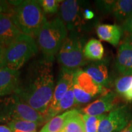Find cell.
<instances>
[{
    "label": "cell",
    "instance_id": "484cf974",
    "mask_svg": "<svg viewBox=\"0 0 132 132\" xmlns=\"http://www.w3.org/2000/svg\"><path fill=\"white\" fill-rule=\"evenodd\" d=\"M12 6L9 1L0 0V14H9L11 12Z\"/></svg>",
    "mask_w": 132,
    "mask_h": 132
},
{
    "label": "cell",
    "instance_id": "4316f807",
    "mask_svg": "<svg viewBox=\"0 0 132 132\" xmlns=\"http://www.w3.org/2000/svg\"><path fill=\"white\" fill-rule=\"evenodd\" d=\"M122 29L128 34L132 32V15L126 20L123 21L122 26Z\"/></svg>",
    "mask_w": 132,
    "mask_h": 132
},
{
    "label": "cell",
    "instance_id": "4dcf8cb0",
    "mask_svg": "<svg viewBox=\"0 0 132 132\" xmlns=\"http://www.w3.org/2000/svg\"><path fill=\"white\" fill-rule=\"evenodd\" d=\"M0 132H12L9 127L6 125H0Z\"/></svg>",
    "mask_w": 132,
    "mask_h": 132
},
{
    "label": "cell",
    "instance_id": "d590c367",
    "mask_svg": "<svg viewBox=\"0 0 132 132\" xmlns=\"http://www.w3.org/2000/svg\"><path fill=\"white\" fill-rule=\"evenodd\" d=\"M32 132H36V131H32Z\"/></svg>",
    "mask_w": 132,
    "mask_h": 132
},
{
    "label": "cell",
    "instance_id": "30bf717a",
    "mask_svg": "<svg viewBox=\"0 0 132 132\" xmlns=\"http://www.w3.org/2000/svg\"><path fill=\"white\" fill-rule=\"evenodd\" d=\"M59 16L68 30L76 32L81 29L85 19L80 3L76 0L62 1L59 8Z\"/></svg>",
    "mask_w": 132,
    "mask_h": 132
},
{
    "label": "cell",
    "instance_id": "d6986e66",
    "mask_svg": "<svg viewBox=\"0 0 132 132\" xmlns=\"http://www.w3.org/2000/svg\"><path fill=\"white\" fill-rule=\"evenodd\" d=\"M104 54V48L100 40L92 39L86 43L84 47V55L86 59L100 61Z\"/></svg>",
    "mask_w": 132,
    "mask_h": 132
},
{
    "label": "cell",
    "instance_id": "9a60e30c",
    "mask_svg": "<svg viewBox=\"0 0 132 132\" xmlns=\"http://www.w3.org/2000/svg\"><path fill=\"white\" fill-rule=\"evenodd\" d=\"M20 73L7 67L0 69V97L12 95L19 86Z\"/></svg>",
    "mask_w": 132,
    "mask_h": 132
},
{
    "label": "cell",
    "instance_id": "83f0119b",
    "mask_svg": "<svg viewBox=\"0 0 132 132\" xmlns=\"http://www.w3.org/2000/svg\"><path fill=\"white\" fill-rule=\"evenodd\" d=\"M5 48L3 46L0 45V69L6 67L5 61Z\"/></svg>",
    "mask_w": 132,
    "mask_h": 132
},
{
    "label": "cell",
    "instance_id": "8fae6325",
    "mask_svg": "<svg viewBox=\"0 0 132 132\" xmlns=\"http://www.w3.org/2000/svg\"><path fill=\"white\" fill-rule=\"evenodd\" d=\"M120 100L115 92L110 91L102 95L96 100L89 104L82 110L83 114L89 116H100L110 112L119 106Z\"/></svg>",
    "mask_w": 132,
    "mask_h": 132
},
{
    "label": "cell",
    "instance_id": "44dd1931",
    "mask_svg": "<svg viewBox=\"0 0 132 132\" xmlns=\"http://www.w3.org/2000/svg\"><path fill=\"white\" fill-rule=\"evenodd\" d=\"M8 125L12 132H32L36 131L40 124L26 120H12Z\"/></svg>",
    "mask_w": 132,
    "mask_h": 132
},
{
    "label": "cell",
    "instance_id": "f546056e",
    "mask_svg": "<svg viewBox=\"0 0 132 132\" xmlns=\"http://www.w3.org/2000/svg\"><path fill=\"white\" fill-rule=\"evenodd\" d=\"M122 97L127 101L131 102H132V88H130L127 91L125 92L122 95Z\"/></svg>",
    "mask_w": 132,
    "mask_h": 132
},
{
    "label": "cell",
    "instance_id": "7c38bea8",
    "mask_svg": "<svg viewBox=\"0 0 132 132\" xmlns=\"http://www.w3.org/2000/svg\"><path fill=\"white\" fill-rule=\"evenodd\" d=\"M95 4L103 12L111 14L123 22L132 15V0L96 1Z\"/></svg>",
    "mask_w": 132,
    "mask_h": 132
},
{
    "label": "cell",
    "instance_id": "ac0fdd59",
    "mask_svg": "<svg viewBox=\"0 0 132 132\" xmlns=\"http://www.w3.org/2000/svg\"><path fill=\"white\" fill-rule=\"evenodd\" d=\"M60 132H86L82 114L73 109Z\"/></svg>",
    "mask_w": 132,
    "mask_h": 132
},
{
    "label": "cell",
    "instance_id": "4fadbf2b",
    "mask_svg": "<svg viewBox=\"0 0 132 132\" xmlns=\"http://www.w3.org/2000/svg\"><path fill=\"white\" fill-rule=\"evenodd\" d=\"M115 65L123 76H132V46L125 37L118 48Z\"/></svg>",
    "mask_w": 132,
    "mask_h": 132
},
{
    "label": "cell",
    "instance_id": "836d02e7",
    "mask_svg": "<svg viewBox=\"0 0 132 132\" xmlns=\"http://www.w3.org/2000/svg\"><path fill=\"white\" fill-rule=\"evenodd\" d=\"M131 88H132V81H131Z\"/></svg>",
    "mask_w": 132,
    "mask_h": 132
},
{
    "label": "cell",
    "instance_id": "e575fe53",
    "mask_svg": "<svg viewBox=\"0 0 132 132\" xmlns=\"http://www.w3.org/2000/svg\"><path fill=\"white\" fill-rule=\"evenodd\" d=\"M1 14H0V16H1Z\"/></svg>",
    "mask_w": 132,
    "mask_h": 132
},
{
    "label": "cell",
    "instance_id": "7a4b0ae2",
    "mask_svg": "<svg viewBox=\"0 0 132 132\" xmlns=\"http://www.w3.org/2000/svg\"><path fill=\"white\" fill-rule=\"evenodd\" d=\"M12 9L9 14L23 34L36 37L47 21L45 13L38 1H9Z\"/></svg>",
    "mask_w": 132,
    "mask_h": 132
},
{
    "label": "cell",
    "instance_id": "6da1fadb",
    "mask_svg": "<svg viewBox=\"0 0 132 132\" xmlns=\"http://www.w3.org/2000/svg\"><path fill=\"white\" fill-rule=\"evenodd\" d=\"M54 89L52 62L44 58L29 65L24 77L20 78L14 94L44 116L52 101Z\"/></svg>",
    "mask_w": 132,
    "mask_h": 132
},
{
    "label": "cell",
    "instance_id": "52a82bcc",
    "mask_svg": "<svg viewBox=\"0 0 132 132\" xmlns=\"http://www.w3.org/2000/svg\"><path fill=\"white\" fill-rule=\"evenodd\" d=\"M73 90L76 104H85L91 101L99 94L103 95L109 90L97 84L91 77L81 69L75 71Z\"/></svg>",
    "mask_w": 132,
    "mask_h": 132
},
{
    "label": "cell",
    "instance_id": "e0dca14e",
    "mask_svg": "<svg viewBox=\"0 0 132 132\" xmlns=\"http://www.w3.org/2000/svg\"><path fill=\"white\" fill-rule=\"evenodd\" d=\"M122 31V28L116 24H100L97 28V34L99 39L110 43L114 47L119 44Z\"/></svg>",
    "mask_w": 132,
    "mask_h": 132
},
{
    "label": "cell",
    "instance_id": "5bb4252c",
    "mask_svg": "<svg viewBox=\"0 0 132 132\" xmlns=\"http://www.w3.org/2000/svg\"><path fill=\"white\" fill-rule=\"evenodd\" d=\"M21 34L9 14H1L0 16V45L6 48Z\"/></svg>",
    "mask_w": 132,
    "mask_h": 132
},
{
    "label": "cell",
    "instance_id": "ba28073f",
    "mask_svg": "<svg viewBox=\"0 0 132 132\" xmlns=\"http://www.w3.org/2000/svg\"><path fill=\"white\" fill-rule=\"evenodd\" d=\"M132 120V111L128 105L119 106L100 122L98 132H120Z\"/></svg>",
    "mask_w": 132,
    "mask_h": 132
},
{
    "label": "cell",
    "instance_id": "cb8c5ba5",
    "mask_svg": "<svg viewBox=\"0 0 132 132\" xmlns=\"http://www.w3.org/2000/svg\"><path fill=\"white\" fill-rule=\"evenodd\" d=\"M131 81L132 76H123L117 79L115 81V88L117 93L122 95L131 88Z\"/></svg>",
    "mask_w": 132,
    "mask_h": 132
},
{
    "label": "cell",
    "instance_id": "603a6c76",
    "mask_svg": "<svg viewBox=\"0 0 132 132\" xmlns=\"http://www.w3.org/2000/svg\"><path fill=\"white\" fill-rule=\"evenodd\" d=\"M106 116V114L100 116H89L83 114L82 118L85 122L86 132H98L100 122Z\"/></svg>",
    "mask_w": 132,
    "mask_h": 132
},
{
    "label": "cell",
    "instance_id": "2e32d148",
    "mask_svg": "<svg viewBox=\"0 0 132 132\" xmlns=\"http://www.w3.org/2000/svg\"><path fill=\"white\" fill-rule=\"evenodd\" d=\"M99 86L106 87L110 83V75L106 64L102 61L92 62L83 70Z\"/></svg>",
    "mask_w": 132,
    "mask_h": 132
},
{
    "label": "cell",
    "instance_id": "1f68e13d",
    "mask_svg": "<svg viewBox=\"0 0 132 132\" xmlns=\"http://www.w3.org/2000/svg\"><path fill=\"white\" fill-rule=\"evenodd\" d=\"M120 132H132V120L128 123L127 126Z\"/></svg>",
    "mask_w": 132,
    "mask_h": 132
},
{
    "label": "cell",
    "instance_id": "f1b7e54d",
    "mask_svg": "<svg viewBox=\"0 0 132 132\" xmlns=\"http://www.w3.org/2000/svg\"><path fill=\"white\" fill-rule=\"evenodd\" d=\"M83 17L85 20H89L94 17V13L89 9H85L83 11Z\"/></svg>",
    "mask_w": 132,
    "mask_h": 132
},
{
    "label": "cell",
    "instance_id": "277c9868",
    "mask_svg": "<svg viewBox=\"0 0 132 132\" xmlns=\"http://www.w3.org/2000/svg\"><path fill=\"white\" fill-rule=\"evenodd\" d=\"M37 52L38 46L34 38L22 33L14 42L6 48V67L19 70L35 56Z\"/></svg>",
    "mask_w": 132,
    "mask_h": 132
},
{
    "label": "cell",
    "instance_id": "d6a6232c",
    "mask_svg": "<svg viewBox=\"0 0 132 132\" xmlns=\"http://www.w3.org/2000/svg\"><path fill=\"white\" fill-rule=\"evenodd\" d=\"M127 39L128 42L130 43V45L132 46V32L131 33H128V36L126 37Z\"/></svg>",
    "mask_w": 132,
    "mask_h": 132
},
{
    "label": "cell",
    "instance_id": "8992f818",
    "mask_svg": "<svg viewBox=\"0 0 132 132\" xmlns=\"http://www.w3.org/2000/svg\"><path fill=\"white\" fill-rule=\"evenodd\" d=\"M4 100L0 116L4 119L26 120L40 125L45 122L44 116L23 102L15 94Z\"/></svg>",
    "mask_w": 132,
    "mask_h": 132
},
{
    "label": "cell",
    "instance_id": "7402d4cb",
    "mask_svg": "<svg viewBox=\"0 0 132 132\" xmlns=\"http://www.w3.org/2000/svg\"><path fill=\"white\" fill-rule=\"evenodd\" d=\"M75 104V97L73 90V86H72V87H70V89L67 91L59 102L56 110V116L58 115L59 113H61L62 112L67 111V110L70 109Z\"/></svg>",
    "mask_w": 132,
    "mask_h": 132
},
{
    "label": "cell",
    "instance_id": "9c48e42d",
    "mask_svg": "<svg viewBox=\"0 0 132 132\" xmlns=\"http://www.w3.org/2000/svg\"><path fill=\"white\" fill-rule=\"evenodd\" d=\"M75 70L62 67L57 85L54 87L52 101L47 113L44 116L45 122L56 116V110L59 102L73 86V75Z\"/></svg>",
    "mask_w": 132,
    "mask_h": 132
},
{
    "label": "cell",
    "instance_id": "d4e9b609",
    "mask_svg": "<svg viewBox=\"0 0 132 132\" xmlns=\"http://www.w3.org/2000/svg\"><path fill=\"white\" fill-rule=\"evenodd\" d=\"M39 1L44 12L48 14H54L58 11L59 4L61 1L58 0H40Z\"/></svg>",
    "mask_w": 132,
    "mask_h": 132
},
{
    "label": "cell",
    "instance_id": "ffe728a7",
    "mask_svg": "<svg viewBox=\"0 0 132 132\" xmlns=\"http://www.w3.org/2000/svg\"><path fill=\"white\" fill-rule=\"evenodd\" d=\"M72 111V110H68L54 117L45 123L40 132H60Z\"/></svg>",
    "mask_w": 132,
    "mask_h": 132
},
{
    "label": "cell",
    "instance_id": "3957f363",
    "mask_svg": "<svg viewBox=\"0 0 132 132\" xmlns=\"http://www.w3.org/2000/svg\"><path fill=\"white\" fill-rule=\"evenodd\" d=\"M67 28L63 21L56 17L46 21L36 35L38 48L44 54V58L52 62L67 38Z\"/></svg>",
    "mask_w": 132,
    "mask_h": 132
},
{
    "label": "cell",
    "instance_id": "5b68a950",
    "mask_svg": "<svg viewBox=\"0 0 132 132\" xmlns=\"http://www.w3.org/2000/svg\"><path fill=\"white\" fill-rule=\"evenodd\" d=\"M84 40L78 32L71 31L57 53L62 67L75 70L86 64L84 55Z\"/></svg>",
    "mask_w": 132,
    "mask_h": 132
}]
</instances>
